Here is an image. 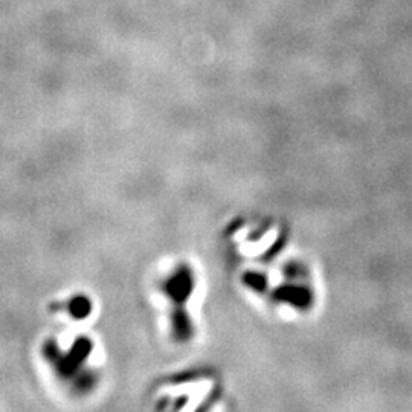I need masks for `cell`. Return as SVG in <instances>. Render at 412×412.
I'll use <instances>...</instances> for the list:
<instances>
[{
  "label": "cell",
  "instance_id": "obj_1",
  "mask_svg": "<svg viewBox=\"0 0 412 412\" xmlns=\"http://www.w3.org/2000/svg\"><path fill=\"white\" fill-rule=\"evenodd\" d=\"M90 348H92V343L86 338H81L78 342H76L74 348L71 350V353L61 359V363H60L61 374H65V376H71V374H74L76 370H78V366L83 363L84 359L89 356Z\"/></svg>",
  "mask_w": 412,
  "mask_h": 412
},
{
  "label": "cell",
  "instance_id": "obj_2",
  "mask_svg": "<svg viewBox=\"0 0 412 412\" xmlns=\"http://www.w3.org/2000/svg\"><path fill=\"white\" fill-rule=\"evenodd\" d=\"M90 302L86 298H75V300L69 304V310H71L74 318H86L90 311Z\"/></svg>",
  "mask_w": 412,
  "mask_h": 412
}]
</instances>
